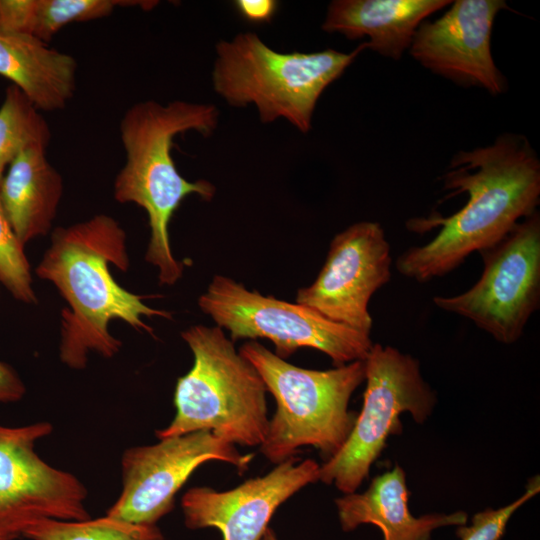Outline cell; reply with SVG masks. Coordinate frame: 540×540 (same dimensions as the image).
<instances>
[{
    "mask_svg": "<svg viewBox=\"0 0 540 540\" xmlns=\"http://www.w3.org/2000/svg\"><path fill=\"white\" fill-rule=\"evenodd\" d=\"M450 169L442 178L444 189L452 190L450 196L466 192V205L448 217L434 213L406 222L416 233L442 227L430 242L396 260L397 271L418 282L444 276L471 253L497 243L539 204L540 162L521 136L505 134L490 146L461 151Z\"/></svg>",
    "mask_w": 540,
    "mask_h": 540,
    "instance_id": "6da1fadb",
    "label": "cell"
},
{
    "mask_svg": "<svg viewBox=\"0 0 540 540\" xmlns=\"http://www.w3.org/2000/svg\"><path fill=\"white\" fill-rule=\"evenodd\" d=\"M109 264L121 271L129 267L126 234L105 214L68 227H57L50 247L36 268L39 278L52 282L68 304L61 315L60 360L72 369H83L88 354L113 357L122 345L108 326L119 319L153 335L143 317L171 319V313L154 309L144 296L122 288Z\"/></svg>",
    "mask_w": 540,
    "mask_h": 540,
    "instance_id": "7a4b0ae2",
    "label": "cell"
},
{
    "mask_svg": "<svg viewBox=\"0 0 540 540\" xmlns=\"http://www.w3.org/2000/svg\"><path fill=\"white\" fill-rule=\"evenodd\" d=\"M218 117L212 104L145 100L128 108L120 121L126 158L114 181V198L146 211L150 240L145 259L158 269L160 285H174L184 271L170 247L168 229L174 212L191 194L210 201L216 192L211 182H191L179 173L172 156L174 138L190 130L209 136Z\"/></svg>",
    "mask_w": 540,
    "mask_h": 540,
    "instance_id": "3957f363",
    "label": "cell"
},
{
    "mask_svg": "<svg viewBox=\"0 0 540 540\" xmlns=\"http://www.w3.org/2000/svg\"><path fill=\"white\" fill-rule=\"evenodd\" d=\"M181 337L194 363L177 380L175 416L155 432L157 438L208 430L234 445L260 446L269 419L267 389L258 371L218 326L193 325Z\"/></svg>",
    "mask_w": 540,
    "mask_h": 540,
    "instance_id": "277c9868",
    "label": "cell"
},
{
    "mask_svg": "<svg viewBox=\"0 0 540 540\" xmlns=\"http://www.w3.org/2000/svg\"><path fill=\"white\" fill-rule=\"evenodd\" d=\"M238 352L255 367L276 401L261 453L279 464L298 448L312 446L325 461L332 458L357 418L348 405L365 380L364 360L320 371L290 364L256 340L243 343Z\"/></svg>",
    "mask_w": 540,
    "mask_h": 540,
    "instance_id": "5b68a950",
    "label": "cell"
},
{
    "mask_svg": "<svg viewBox=\"0 0 540 540\" xmlns=\"http://www.w3.org/2000/svg\"><path fill=\"white\" fill-rule=\"evenodd\" d=\"M365 48L366 42L350 53L333 49L284 53L255 33H238L217 43L212 84L233 107L253 104L262 123L282 118L307 133L323 91Z\"/></svg>",
    "mask_w": 540,
    "mask_h": 540,
    "instance_id": "8992f818",
    "label": "cell"
},
{
    "mask_svg": "<svg viewBox=\"0 0 540 540\" xmlns=\"http://www.w3.org/2000/svg\"><path fill=\"white\" fill-rule=\"evenodd\" d=\"M198 306L230 333L233 342L269 339L282 359L300 348H312L328 355L338 367L365 360L373 345L370 334L332 321L308 306L248 290L224 275L213 276Z\"/></svg>",
    "mask_w": 540,
    "mask_h": 540,
    "instance_id": "52a82bcc",
    "label": "cell"
},
{
    "mask_svg": "<svg viewBox=\"0 0 540 540\" xmlns=\"http://www.w3.org/2000/svg\"><path fill=\"white\" fill-rule=\"evenodd\" d=\"M364 364L366 388L361 412L341 449L319 470V480L333 484L343 494L356 492L388 437L401 432V413H410L422 424L436 402L435 393L422 378L419 362L412 356L373 344Z\"/></svg>",
    "mask_w": 540,
    "mask_h": 540,
    "instance_id": "ba28073f",
    "label": "cell"
},
{
    "mask_svg": "<svg viewBox=\"0 0 540 540\" xmlns=\"http://www.w3.org/2000/svg\"><path fill=\"white\" fill-rule=\"evenodd\" d=\"M479 254L484 263L479 280L461 294L436 296L433 302L474 322L498 342L512 344L540 304L539 212Z\"/></svg>",
    "mask_w": 540,
    "mask_h": 540,
    "instance_id": "9c48e42d",
    "label": "cell"
},
{
    "mask_svg": "<svg viewBox=\"0 0 540 540\" xmlns=\"http://www.w3.org/2000/svg\"><path fill=\"white\" fill-rule=\"evenodd\" d=\"M253 457L208 430L128 448L121 459L122 490L106 515L134 524L156 525L174 508L177 492L199 466L218 460L243 473Z\"/></svg>",
    "mask_w": 540,
    "mask_h": 540,
    "instance_id": "30bf717a",
    "label": "cell"
},
{
    "mask_svg": "<svg viewBox=\"0 0 540 540\" xmlns=\"http://www.w3.org/2000/svg\"><path fill=\"white\" fill-rule=\"evenodd\" d=\"M49 422L0 425V540H16L42 519L86 520L87 490L73 474L43 461L35 442L52 432Z\"/></svg>",
    "mask_w": 540,
    "mask_h": 540,
    "instance_id": "8fae6325",
    "label": "cell"
},
{
    "mask_svg": "<svg viewBox=\"0 0 540 540\" xmlns=\"http://www.w3.org/2000/svg\"><path fill=\"white\" fill-rule=\"evenodd\" d=\"M390 245L381 225L360 221L336 234L316 279L296 303L326 318L370 334L372 295L391 279Z\"/></svg>",
    "mask_w": 540,
    "mask_h": 540,
    "instance_id": "7c38bea8",
    "label": "cell"
},
{
    "mask_svg": "<svg viewBox=\"0 0 540 540\" xmlns=\"http://www.w3.org/2000/svg\"><path fill=\"white\" fill-rule=\"evenodd\" d=\"M433 22H422L409 48L413 58L435 74L493 95L506 82L491 54L494 19L502 0H457Z\"/></svg>",
    "mask_w": 540,
    "mask_h": 540,
    "instance_id": "4fadbf2b",
    "label": "cell"
},
{
    "mask_svg": "<svg viewBox=\"0 0 540 540\" xmlns=\"http://www.w3.org/2000/svg\"><path fill=\"white\" fill-rule=\"evenodd\" d=\"M313 459L290 457L264 476L228 491L200 486L187 490L181 507L189 529L217 528L222 540H260L278 507L306 485L319 481Z\"/></svg>",
    "mask_w": 540,
    "mask_h": 540,
    "instance_id": "5bb4252c",
    "label": "cell"
},
{
    "mask_svg": "<svg viewBox=\"0 0 540 540\" xmlns=\"http://www.w3.org/2000/svg\"><path fill=\"white\" fill-rule=\"evenodd\" d=\"M409 495L404 470L396 464L375 477L364 492L335 500L341 527L351 531L361 524H373L382 531L383 540H430L437 528L467 522L464 511L414 517L408 507Z\"/></svg>",
    "mask_w": 540,
    "mask_h": 540,
    "instance_id": "9a60e30c",
    "label": "cell"
},
{
    "mask_svg": "<svg viewBox=\"0 0 540 540\" xmlns=\"http://www.w3.org/2000/svg\"><path fill=\"white\" fill-rule=\"evenodd\" d=\"M447 0H334L322 29L355 40L369 37L367 48L398 60L410 48L424 20L449 5Z\"/></svg>",
    "mask_w": 540,
    "mask_h": 540,
    "instance_id": "2e32d148",
    "label": "cell"
},
{
    "mask_svg": "<svg viewBox=\"0 0 540 540\" xmlns=\"http://www.w3.org/2000/svg\"><path fill=\"white\" fill-rule=\"evenodd\" d=\"M42 145L23 150L0 183V203L19 241L25 245L52 227L63 194L61 174Z\"/></svg>",
    "mask_w": 540,
    "mask_h": 540,
    "instance_id": "e0dca14e",
    "label": "cell"
},
{
    "mask_svg": "<svg viewBox=\"0 0 540 540\" xmlns=\"http://www.w3.org/2000/svg\"><path fill=\"white\" fill-rule=\"evenodd\" d=\"M77 60L22 34H0V76L18 87L39 111L66 107L76 90Z\"/></svg>",
    "mask_w": 540,
    "mask_h": 540,
    "instance_id": "ac0fdd59",
    "label": "cell"
},
{
    "mask_svg": "<svg viewBox=\"0 0 540 540\" xmlns=\"http://www.w3.org/2000/svg\"><path fill=\"white\" fill-rule=\"evenodd\" d=\"M51 140L48 122L15 85L5 91L0 106V183L9 165L26 148L47 147Z\"/></svg>",
    "mask_w": 540,
    "mask_h": 540,
    "instance_id": "d6986e66",
    "label": "cell"
},
{
    "mask_svg": "<svg viewBox=\"0 0 540 540\" xmlns=\"http://www.w3.org/2000/svg\"><path fill=\"white\" fill-rule=\"evenodd\" d=\"M30 540H164L156 525H140L110 516L86 520L42 519L23 534Z\"/></svg>",
    "mask_w": 540,
    "mask_h": 540,
    "instance_id": "ffe728a7",
    "label": "cell"
},
{
    "mask_svg": "<svg viewBox=\"0 0 540 540\" xmlns=\"http://www.w3.org/2000/svg\"><path fill=\"white\" fill-rule=\"evenodd\" d=\"M124 0H37L32 36L47 43L65 25L109 16Z\"/></svg>",
    "mask_w": 540,
    "mask_h": 540,
    "instance_id": "44dd1931",
    "label": "cell"
},
{
    "mask_svg": "<svg viewBox=\"0 0 540 540\" xmlns=\"http://www.w3.org/2000/svg\"><path fill=\"white\" fill-rule=\"evenodd\" d=\"M0 283L18 301L35 303L30 264L0 203Z\"/></svg>",
    "mask_w": 540,
    "mask_h": 540,
    "instance_id": "7402d4cb",
    "label": "cell"
},
{
    "mask_svg": "<svg viewBox=\"0 0 540 540\" xmlns=\"http://www.w3.org/2000/svg\"><path fill=\"white\" fill-rule=\"evenodd\" d=\"M540 490L539 477L528 482L526 491L517 500L499 509H486L476 513L469 526H457L460 540H500L515 511L529 501Z\"/></svg>",
    "mask_w": 540,
    "mask_h": 540,
    "instance_id": "603a6c76",
    "label": "cell"
},
{
    "mask_svg": "<svg viewBox=\"0 0 540 540\" xmlns=\"http://www.w3.org/2000/svg\"><path fill=\"white\" fill-rule=\"evenodd\" d=\"M37 0H0V34L31 35Z\"/></svg>",
    "mask_w": 540,
    "mask_h": 540,
    "instance_id": "cb8c5ba5",
    "label": "cell"
},
{
    "mask_svg": "<svg viewBox=\"0 0 540 540\" xmlns=\"http://www.w3.org/2000/svg\"><path fill=\"white\" fill-rule=\"evenodd\" d=\"M234 5L237 12L252 23L270 22L278 6L274 0H237Z\"/></svg>",
    "mask_w": 540,
    "mask_h": 540,
    "instance_id": "d4e9b609",
    "label": "cell"
},
{
    "mask_svg": "<svg viewBox=\"0 0 540 540\" xmlns=\"http://www.w3.org/2000/svg\"><path fill=\"white\" fill-rule=\"evenodd\" d=\"M26 387L18 373L9 364L0 361V403L21 400Z\"/></svg>",
    "mask_w": 540,
    "mask_h": 540,
    "instance_id": "484cf974",
    "label": "cell"
},
{
    "mask_svg": "<svg viewBox=\"0 0 540 540\" xmlns=\"http://www.w3.org/2000/svg\"><path fill=\"white\" fill-rule=\"evenodd\" d=\"M260 540H278V538L274 531L268 527Z\"/></svg>",
    "mask_w": 540,
    "mask_h": 540,
    "instance_id": "4316f807",
    "label": "cell"
}]
</instances>
